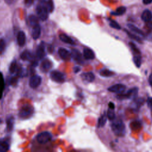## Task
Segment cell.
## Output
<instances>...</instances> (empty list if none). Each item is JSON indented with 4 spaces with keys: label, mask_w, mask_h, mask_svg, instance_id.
<instances>
[{
    "label": "cell",
    "mask_w": 152,
    "mask_h": 152,
    "mask_svg": "<svg viewBox=\"0 0 152 152\" xmlns=\"http://www.w3.org/2000/svg\"><path fill=\"white\" fill-rule=\"evenodd\" d=\"M2 119L0 118V124L2 123Z\"/></svg>",
    "instance_id": "cell-46"
},
{
    "label": "cell",
    "mask_w": 152,
    "mask_h": 152,
    "mask_svg": "<svg viewBox=\"0 0 152 152\" xmlns=\"http://www.w3.org/2000/svg\"><path fill=\"white\" fill-rule=\"evenodd\" d=\"M133 61L137 67L140 68L141 65V57L140 55H135L133 57Z\"/></svg>",
    "instance_id": "cell-30"
},
{
    "label": "cell",
    "mask_w": 152,
    "mask_h": 152,
    "mask_svg": "<svg viewBox=\"0 0 152 152\" xmlns=\"http://www.w3.org/2000/svg\"><path fill=\"white\" fill-rule=\"evenodd\" d=\"M4 86V78H3L2 74L0 72V91H2L3 90Z\"/></svg>",
    "instance_id": "cell-37"
},
{
    "label": "cell",
    "mask_w": 152,
    "mask_h": 152,
    "mask_svg": "<svg viewBox=\"0 0 152 152\" xmlns=\"http://www.w3.org/2000/svg\"><path fill=\"white\" fill-rule=\"evenodd\" d=\"M17 43L18 45L22 47L23 46L25 43H26V34L24 33V31H20L17 34Z\"/></svg>",
    "instance_id": "cell-17"
},
{
    "label": "cell",
    "mask_w": 152,
    "mask_h": 152,
    "mask_svg": "<svg viewBox=\"0 0 152 152\" xmlns=\"http://www.w3.org/2000/svg\"><path fill=\"white\" fill-rule=\"evenodd\" d=\"M147 102L148 106L151 109H152V97H148Z\"/></svg>",
    "instance_id": "cell-38"
},
{
    "label": "cell",
    "mask_w": 152,
    "mask_h": 152,
    "mask_svg": "<svg viewBox=\"0 0 152 152\" xmlns=\"http://www.w3.org/2000/svg\"><path fill=\"white\" fill-rule=\"evenodd\" d=\"M50 78L52 80L58 83H62L65 81V76L63 73L58 71H52L50 73Z\"/></svg>",
    "instance_id": "cell-6"
},
{
    "label": "cell",
    "mask_w": 152,
    "mask_h": 152,
    "mask_svg": "<svg viewBox=\"0 0 152 152\" xmlns=\"http://www.w3.org/2000/svg\"><path fill=\"white\" fill-rule=\"evenodd\" d=\"M42 83V78L38 75H34L31 76L29 81V86L32 88L38 87Z\"/></svg>",
    "instance_id": "cell-8"
},
{
    "label": "cell",
    "mask_w": 152,
    "mask_h": 152,
    "mask_svg": "<svg viewBox=\"0 0 152 152\" xmlns=\"http://www.w3.org/2000/svg\"><path fill=\"white\" fill-rule=\"evenodd\" d=\"M81 79L87 83H91L95 79V76L94 74L91 72H83L80 75Z\"/></svg>",
    "instance_id": "cell-13"
},
{
    "label": "cell",
    "mask_w": 152,
    "mask_h": 152,
    "mask_svg": "<svg viewBox=\"0 0 152 152\" xmlns=\"http://www.w3.org/2000/svg\"><path fill=\"white\" fill-rule=\"evenodd\" d=\"M125 31L127 33V34L128 35V36H129V37H131V39H134V40H135L136 42H138V43H142V40L141 39V38H140V37H139L138 36H137V35L131 33V32H129V31H128L127 30H125Z\"/></svg>",
    "instance_id": "cell-31"
},
{
    "label": "cell",
    "mask_w": 152,
    "mask_h": 152,
    "mask_svg": "<svg viewBox=\"0 0 152 152\" xmlns=\"http://www.w3.org/2000/svg\"><path fill=\"white\" fill-rule=\"evenodd\" d=\"M45 1H46V0H39V1H40L41 2H43V3Z\"/></svg>",
    "instance_id": "cell-45"
},
{
    "label": "cell",
    "mask_w": 152,
    "mask_h": 152,
    "mask_svg": "<svg viewBox=\"0 0 152 152\" xmlns=\"http://www.w3.org/2000/svg\"><path fill=\"white\" fill-rule=\"evenodd\" d=\"M148 82H149V84H150V86L152 87V73H151V74L150 75V76L148 77Z\"/></svg>",
    "instance_id": "cell-43"
},
{
    "label": "cell",
    "mask_w": 152,
    "mask_h": 152,
    "mask_svg": "<svg viewBox=\"0 0 152 152\" xmlns=\"http://www.w3.org/2000/svg\"><path fill=\"white\" fill-rule=\"evenodd\" d=\"M7 123V130L8 131H10L12 129L14 126V118L12 116H9L7 118L6 121Z\"/></svg>",
    "instance_id": "cell-23"
},
{
    "label": "cell",
    "mask_w": 152,
    "mask_h": 152,
    "mask_svg": "<svg viewBox=\"0 0 152 152\" xmlns=\"http://www.w3.org/2000/svg\"><path fill=\"white\" fill-rule=\"evenodd\" d=\"M20 58L24 61H30L34 59V56L31 51L25 50L21 53Z\"/></svg>",
    "instance_id": "cell-15"
},
{
    "label": "cell",
    "mask_w": 152,
    "mask_h": 152,
    "mask_svg": "<svg viewBox=\"0 0 152 152\" xmlns=\"http://www.w3.org/2000/svg\"><path fill=\"white\" fill-rule=\"evenodd\" d=\"M5 40L3 39H0V55H1L4 52L5 50Z\"/></svg>",
    "instance_id": "cell-36"
},
{
    "label": "cell",
    "mask_w": 152,
    "mask_h": 152,
    "mask_svg": "<svg viewBox=\"0 0 152 152\" xmlns=\"http://www.w3.org/2000/svg\"><path fill=\"white\" fill-rule=\"evenodd\" d=\"M106 115H107V118L110 121H112L113 119H114L115 118V112H114L113 109L109 108V109L107 112Z\"/></svg>",
    "instance_id": "cell-33"
},
{
    "label": "cell",
    "mask_w": 152,
    "mask_h": 152,
    "mask_svg": "<svg viewBox=\"0 0 152 152\" xmlns=\"http://www.w3.org/2000/svg\"><path fill=\"white\" fill-rule=\"evenodd\" d=\"M83 55L86 59L91 60L95 58V54L94 52L89 48H85L83 50Z\"/></svg>",
    "instance_id": "cell-18"
},
{
    "label": "cell",
    "mask_w": 152,
    "mask_h": 152,
    "mask_svg": "<svg viewBox=\"0 0 152 152\" xmlns=\"http://www.w3.org/2000/svg\"><path fill=\"white\" fill-rule=\"evenodd\" d=\"M33 1H34V0H24L25 5L27 7H30V6H31L32 5Z\"/></svg>",
    "instance_id": "cell-39"
},
{
    "label": "cell",
    "mask_w": 152,
    "mask_h": 152,
    "mask_svg": "<svg viewBox=\"0 0 152 152\" xmlns=\"http://www.w3.org/2000/svg\"><path fill=\"white\" fill-rule=\"evenodd\" d=\"M108 106H109V107L110 109H115V104H114V103L113 102H109Z\"/></svg>",
    "instance_id": "cell-41"
},
{
    "label": "cell",
    "mask_w": 152,
    "mask_h": 152,
    "mask_svg": "<svg viewBox=\"0 0 152 152\" xmlns=\"http://www.w3.org/2000/svg\"><path fill=\"white\" fill-rule=\"evenodd\" d=\"M142 2L144 5H148L152 2V0H142Z\"/></svg>",
    "instance_id": "cell-40"
},
{
    "label": "cell",
    "mask_w": 152,
    "mask_h": 152,
    "mask_svg": "<svg viewBox=\"0 0 152 152\" xmlns=\"http://www.w3.org/2000/svg\"><path fill=\"white\" fill-rule=\"evenodd\" d=\"M18 69V65H17V64L16 61H12V62H11V64H10V68H9L10 72L11 74L17 73Z\"/></svg>",
    "instance_id": "cell-28"
},
{
    "label": "cell",
    "mask_w": 152,
    "mask_h": 152,
    "mask_svg": "<svg viewBox=\"0 0 152 152\" xmlns=\"http://www.w3.org/2000/svg\"><path fill=\"white\" fill-rule=\"evenodd\" d=\"M115 74L108 69H103L100 71V75L104 77H109L114 75Z\"/></svg>",
    "instance_id": "cell-25"
},
{
    "label": "cell",
    "mask_w": 152,
    "mask_h": 152,
    "mask_svg": "<svg viewBox=\"0 0 152 152\" xmlns=\"http://www.w3.org/2000/svg\"><path fill=\"white\" fill-rule=\"evenodd\" d=\"M41 34V28L39 24H37L32 27L31 36L33 39L37 40L39 38Z\"/></svg>",
    "instance_id": "cell-14"
},
{
    "label": "cell",
    "mask_w": 152,
    "mask_h": 152,
    "mask_svg": "<svg viewBox=\"0 0 152 152\" xmlns=\"http://www.w3.org/2000/svg\"><path fill=\"white\" fill-rule=\"evenodd\" d=\"M80 66H75L74 68V72L75 73H77L78 72H79L80 71Z\"/></svg>",
    "instance_id": "cell-42"
},
{
    "label": "cell",
    "mask_w": 152,
    "mask_h": 152,
    "mask_svg": "<svg viewBox=\"0 0 152 152\" xmlns=\"http://www.w3.org/2000/svg\"><path fill=\"white\" fill-rule=\"evenodd\" d=\"M138 92V87H133L129 89L126 93H122L118 94L116 96V98L119 100H124V99H132L137 97Z\"/></svg>",
    "instance_id": "cell-2"
},
{
    "label": "cell",
    "mask_w": 152,
    "mask_h": 152,
    "mask_svg": "<svg viewBox=\"0 0 152 152\" xmlns=\"http://www.w3.org/2000/svg\"><path fill=\"white\" fill-rule=\"evenodd\" d=\"M107 118V117L106 114L105 113L104 114H103L98 119V122H97V126L98 128L103 127L105 125V124L106 123Z\"/></svg>",
    "instance_id": "cell-21"
},
{
    "label": "cell",
    "mask_w": 152,
    "mask_h": 152,
    "mask_svg": "<svg viewBox=\"0 0 152 152\" xmlns=\"http://www.w3.org/2000/svg\"><path fill=\"white\" fill-rule=\"evenodd\" d=\"M52 135L48 131H44L39 133L36 136V140L40 144H46L52 139Z\"/></svg>",
    "instance_id": "cell-5"
},
{
    "label": "cell",
    "mask_w": 152,
    "mask_h": 152,
    "mask_svg": "<svg viewBox=\"0 0 152 152\" xmlns=\"http://www.w3.org/2000/svg\"><path fill=\"white\" fill-rule=\"evenodd\" d=\"M34 113V109L30 104L24 105L19 112V116L23 119H27L30 118Z\"/></svg>",
    "instance_id": "cell-3"
},
{
    "label": "cell",
    "mask_w": 152,
    "mask_h": 152,
    "mask_svg": "<svg viewBox=\"0 0 152 152\" xmlns=\"http://www.w3.org/2000/svg\"><path fill=\"white\" fill-rule=\"evenodd\" d=\"M109 26L111 27L117 29V30H120L121 28V27L120 26V25L116 21H115L114 20H110V21L109 23Z\"/></svg>",
    "instance_id": "cell-35"
},
{
    "label": "cell",
    "mask_w": 152,
    "mask_h": 152,
    "mask_svg": "<svg viewBox=\"0 0 152 152\" xmlns=\"http://www.w3.org/2000/svg\"><path fill=\"white\" fill-rule=\"evenodd\" d=\"M71 58L78 63H81V62L83 61L82 55L77 49H72L71 52Z\"/></svg>",
    "instance_id": "cell-12"
},
{
    "label": "cell",
    "mask_w": 152,
    "mask_h": 152,
    "mask_svg": "<svg viewBox=\"0 0 152 152\" xmlns=\"http://www.w3.org/2000/svg\"><path fill=\"white\" fill-rule=\"evenodd\" d=\"M130 126L132 129H139L141 127V122L138 121H134L130 124Z\"/></svg>",
    "instance_id": "cell-34"
},
{
    "label": "cell",
    "mask_w": 152,
    "mask_h": 152,
    "mask_svg": "<svg viewBox=\"0 0 152 152\" xmlns=\"http://www.w3.org/2000/svg\"><path fill=\"white\" fill-rule=\"evenodd\" d=\"M58 54L59 56L64 61H69L71 58V53L65 48H59L58 49Z\"/></svg>",
    "instance_id": "cell-11"
},
{
    "label": "cell",
    "mask_w": 152,
    "mask_h": 152,
    "mask_svg": "<svg viewBox=\"0 0 152 152\" xmlns=\"http://www.w3.org/2000/svg\"><path fill=\"white\" fill-rule=\"evenodd\" d=\"M129 45L134 53H135V55H140V51L133 42H129Z\"/></svg>",
    "instance_id": "cell-32"
},
{
    "label": "cell",
    "mask_w": 152,
    "mask_h": 152,
    "mask_svg": "<svg viewBox=\"0 0 152 152\" xmlns=\"http://www.w3.org/2000/svg\"><path fill=\"white\" fill-rule=\"evenodd\" d=\"M54 3L53 0H48L46 2V8L49 13L52 12L54 10Z\"/></svg>",
    "instance_id": "cell-29"
},
{
    "label": "cell",
    "mask_w": 152,
    "mask_h": 152,
    "mask_svg": "<svg viewBox=\"0 0 152 152\" xmlns=\"http://www.w3.org/2000/svg\"><path fill=\"white\" fill-rule=\"evenodd\" d=\"M36 12L39 18L42 21H45L48 19L49 12L46 7L42 5H37L36 8Z\"/></svg>",
    "instance_id": "cell-4"
},
{
    "label": "cell",
    "mask_w": 152,
    "mask_h": 152,
    "mask_svg": "<svg viewBox=\"0 0 152 152\" xmlns=\"http://www.w3.org/2000/svg\"><path fill=\"white\" fill-rule=\"evenodd\" d=\"M28 22L29 25L31 27H33L37 24H39L38 23V19L37 18L36 16H35L34 15L31 14L30 15H28Z\"/></svg>",
    "instance_id": "cell-22"
},
{
    "label": "cell",
    "mask_w": 152,
    "mask_h": 152,
    "mask_svg": "<svg viewBox=\"0 0 152 152\" xmlns=\"http://www.w3.org/2000/svg\"><path fill=\"white\" fill-rule=\"evenodd\" d=\"M127 26L128 27V28H129L131 30H132V31H134V33H137V34H140L141 36H144V32H143L142 30H141L140 28H138L137 27H136L135 26H134V25H133V24H127Z\"/></svg>",
    "instance_id": "cell-24"
},
{
    "label": "cell",
    "mask_w": 152,
    "mask_h": 152,
    "mask_svg": "<svg viewBox=\"0 0 152 152\" xmlns=\"http://www.w3.org/2000/svg\"><path fill=\"white\" fill-rule=\"evenodd\" d=\"M9 144L5 140L0 141V152H5L9 150Z\"/></svg>",
    "instance_id": "cell-26"
},
{
    "label": "cell",
    "mask_w": 152,
    "mask_h": 152,
    "mask_svg": "<svg viewBox=\"0 0 152 152\" xmlns=\"http://www.w3.org/2000/svg\"><path fill=\"white\" fill-rule=\"evenodd\" d=\"M126 87L125 85L122 84H116L110 86L107 88V90L110 92L120 94V93H124L126 90Z\"/></svg>",
    "instance_id": "cell-7"
},
{
    "label": "cell",
    "mask_w": 152,
    "mask_h": 152,
    "mask_svg": "<svg viewBox=\"0 0 152 152\" xmlns=\"http://www.w3.org/2000/svg\"><path fill=\"white\" fill-rule=\"evenodd\" d=\"M111 128L115 135L122 137L125 134V126L123 121L121 119H114L112 120Z\"/></svg>",
    "instance_id": "cell-1"
},
{
    "label": "cell",
    "mask_w": 152,
    "mask_h": 152,
    "mask_svg": "<svg viewBox=\"0 0 152 152\" xmlns=\"http://www.w3.org/2000/svg\"><path fill=\"white\" fill-rule=\"evenodd\" d=\"M59 37L60 39V40L65 43H67V44H69V45H75V42L74 41L69 37L68 36V35L64 34V33H62L61 34H59Z\"/></svg>",
    "instance_id": "cell-20"
},
{
    "label": "cell",
    "mask_w": 152,
    "mask_h": 152,
    "mask_svg": "<svg viewBox=\"0 0 152 152\" xmlns=\"http://www.w3.org/2000/svg\"><path fill=\"white\" fill-rule=\"evenodd\" d=\"M144 100L142 98H134L133 99V101L132 102V103L130 104H131V107L132 109L134 110H138L141 106L144 104Z\"/></svg>",
    "instance_id": "cell-10"
},
{
    "label": "cell",
    "mask_w": 152,
    "mask_h": 152,
    "mask_svg": "<svg viewBox=\"0 0 152 152\" xmlns=\"http://www.w3.org/2000/svg\"><path fill=\"white\" fill-rule=\"evenodd\" d=\"M141 19L144 22H148L152 19V12L150 10L146 9L143 11L141 14Z\"/></svg>",
    "instance_id": "cell-19"
},
{
    "label": "cell",
    "mask_w": 152,
    "mask_h": 152,
    "mask_svg": "<svg viewBox=\"0 0 152 152\" xmlns=\"http://www.w3.org/2000/svg\"><path fill=\"white\" fill-rule=\"evenodd\" d=\"M126 10V7H123V6L119 7L116 10V11L115 12H112V14L115 15H121L125 12Z\"/></svg>",
    "instance_id": "cell-27"
},
{
    "label": "cell",
    "mask_w": 152,
    "mask_h": 152,
    "mask_svg": "<svg viewBox=\"0 0 152 152\" xmlns=\"http://www.w3.org/2000/svg\"><path fill=\"white\" fill-rule=\"evenodd\" d=\"M52 66V64L51 61L48 59H45L42 61L40 65V69L43 72L48 71Z\"/></svg>",
    "instance_id": "cell-16"
},
{
    "label": "cell",
    "mask_w": 152,
    "mask_h": 152,
    "mask_svg": "<svg viewBox=\"0 0 152 152\" xmlns=\"http://www.w3.org/2000/svg\"><path fill=\"white\" fill-rule=\"evenodd\" d=\"M45 45L43 42H41L36 49V57L38 58V59H42L45 57Z\"/></svg>",
    "instance_id": "cell-9"
},
{
    "label": "cell",
    "mask_w": 152,
    "mask_h": 152,
    "mask_svg": "<svg viewBox=\"0 0 152 152\" xmlns=\"http://www.w3.org/2000/svg\"><path fill=\"white\" fill-rule=\"evenodd\" d=\"M147 27L149 28H152V22H151L150 21H148V22H147Z\"/></svg>",
    "instance_id": "cell-44"
}]
</instances>
